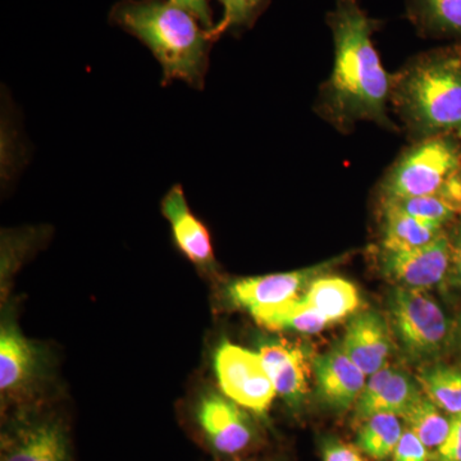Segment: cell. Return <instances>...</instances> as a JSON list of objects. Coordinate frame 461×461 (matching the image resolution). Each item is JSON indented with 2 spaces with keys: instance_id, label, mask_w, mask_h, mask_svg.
Segmentation results:
<instances>
[{
  "instance_id": "5bb4252c",
  "label": "cell",
  "mask_w": 461,
  "mask_h": 461,
  "mask_svg": "<svg viewBox=\"0 0 461 461\" xmlns=\"http://www.w3.org/2000/svg\"><path fill=\"white\" fill-rule=\"evenodd\" d=\"M414 379L395 366L386 364L366 379L362 395L355 403L357 418L366 420L375 414H393L402 417L420 393Z\"/></svg>"
},
{
  "instance_id": "cb8c5ba5",
  "label": "cell",
  "mask_w": 461,
  "mask_h": 461,
  "mask_svg": "<svg viewBox=\"0 0 461 461\" xmlns=\"http://www.w3.org/2000/svg\"><path fill=\"white\" fill-rule=\"evenodd\" d=\"M223 8L222 20L215 23L212 35L220 41L226 33L239 36L253 29L257 21L271 5V0H217Z\"/></svg>"
},
{
  "instance_id": "9a60e30c",
  "label": "cell",
  "mask_w": 461,
  "mask_h": 461,
  "mask_svg": "<svg viewBox=\"0 0 461 461\" xmlns=\"http://www.w3.org/2000/svg\"><path fill=\"white\" fill-rule=\"evenodd\" d=\"M318 393L324 403L336 411H346L357 403L366 387V375L350 357L335 348L314 360Z\"/></svg>"
},
{
  "instance_id": "4fadbf2b",
  "label": "cell",
  "mask_w": 461,
  "mask_h": 461,
  "mask_svg": "<svg viewBox=\"0 0 461 461\" xmlns=\"http://www.w3.org/2000/svg\"><path fill=\"white\" fill-rule=\"evenodd\" d=\"M341 348L369 377L388 364L393 348V330L381 314L363 312L348 323Z\"/></svg>"
},
{
  "instance_id": "4dcf8cb0",
  "label": "cell",
  "mask_w": 461,
  "mask_h": 461,
  "mask_svg": "<svg viewBox=\"0 0 461 461\" xmlns=\"http://www.w3.org/2000/svg\"><path fill=\"white\" fill-rule=\"evenodd\" d=\"M459 342L461 346V314L459 320L456 321V338H455V342Z\"/></svg>"
},
{
  "instance_id": "277c9868",
  "label": "cell",
  "mask_w": 461,
  "mask_h": 461,
  "mask_svg": "<svg viewBox=\"0 0 461 461\" xmlns=\"http://www.w3.org/2000/svg\"><path fill=\"white\" fill-rule=\"evenodd\" d=\"M460 168L459 136H433L414 141L384 175L379 196L384 200L439 195Z\"/></svg>"
},
{
  "instance_id": "8fae6325",
  "label": "cell",
  "mask_w": 461,
  "mask_h": 461,
  "mask_svg": "<svg viewBox=\"0 0 461 461\" xmlns=\"http://www.w3.org/2000/svg\"><path fill=\"white\" fill-rule=\"evenodd\" d=\"M178 250L202 269L214 266L213 242L208 227L191 211L180 184L173 185L160 203Z\"/></svg>"
},
{
  "instance_id": "f546056e",
  "label": "cell",
  "mask_w": 461,
  "mask_h": 461,
  "mask_svg": "<svg viewBox=\"0 0 461 461\" xmlns=\"http://www.w3.org/2000/svg\"><path fill=\"white\" fill-rule=\"evenodd\" d=\"M323 461H366L357 448L339 441L327 442L323 448Z\"/></svg>"
},
{
  "instance_id": "d4e9b609",
  "label": "cell",
  "mask_w": 461,
  "mask_h": 461,
  "mask_svg": "<svg viewBox=\"0 0 461 461\" xmlns=\"http://www.w3.org/2000/svg\"><path fill=\"white\" fill-rule=\"evenodd\" d=\"M381 202L391 203L402 209L405 213L424 221L437 224V226H448L457 215L450 205L446 204L439 196H420V198L384 199Z\"/></svg>"
},
{
  "instance_id": "ba28073f",
  "label": "cell",
  "mask_w": 461,
  "mask_h": 461,
  "mask_svg": "<svg viewBox=\"0 0 461 461\" xmlns=\"http://www.w3.org/2000/svg\"><path fill=\"white\" fill-rule=\"evenodd\" d=\"M194 421L205 445L222 456L245 453L258 441V429L248 411L220 393L200 397Z\"/></svg>"
},
{
  "instance_id": "d6986e66",
  "label": "cell",
  "mask_w": 461,
  "mask_h": 461,
  "mask_svg": "<svg viewBox=\"0 0 461 461\" xmlns=\"http://www.w3.org/2000/svg\"><path fill=\"white\" fill-rule=\"evenodd\" d=\"M303 297L330 323L344 320L360 306L357 287L341 277L314 278Z\"/></svg>"
},
{
  "instance_id": "4316f807",
  "label": "cell",
  "mask_w": 461,
  "mask_h": 461,
  "mask_svg": "<svg viewBox=\"0 0 461 461\" xmlns=\"http://www.w3.org/2000/svg\"><path fill=\"white\" fill-rule=\"evenodd\" d=\"M429 450L414 433L403 429L402 438L393 454V461H429Z\"/></svg>"
},
{
  "instance_id": "30bf717a",
  "label": "cell",
  "mask_w": 461,
  "mask_h": 461,
  "mask_svg": "<svg viewBox=\"0 0 461 461\" xmlns=\"http://www.w3.org/2000/svg\"><path fill=\"white\" fill-rule=\"evenodd\" d=\"M321 267L304 271L275 273L262 277L242 278L227 288V297L233 305L245 309L254 320L300 299L305 286L313 281Z\"/></svg>"
},
{
  "instance_id": "9c48e42d",
  "label": "cell",
  "mask_w": 461,
  "mask_h": 461,
  "mask_svg": "<svg viewBox=\"0 0 461 461\" xmlns=\"http://www.w3.org/2000/svg\"><path fill=\"white\" fill-rule=\"evenodd\" d=\"M379 268L396 286L427 291L446 285L450 253L447 232L435 241L411 250H390L379 247Z\"/></svg>"
},
{
  "instance_id": "6da1fadb",
  "label": "cell",
  "mask_w": 461,
  "mask_h": 461,
  "mask_svg": "<svg viewBox=\"0 0 461 461\" xmlns=\"http://www.w3.org/2000/svg\"><path fill=\"white\" fill-rule=\"evenodd\" d=\"M326 23L335 56L332 72L321 86L317 113L342 133L359 122L399 131L388 114L393 75L382 65L373 41L381 21L369 16L359 0H333Z\"/></svg>"
},
{
  "instance_id": "ac0fdd59",
  "label": "cell",
  "mask_w": 461,
  "mask_h": 461,
  "mask_svg": "<svg viewBox=\"0 0 461 461\" xmlns=\"http://www.w3.org/2000/svg\"><path fill=\"white\" fill-rule=\"evenodd\" d=\"M382 241L379 247L390 250H411L429 245L445 232V227L424 222L402 209L381 202Z\"/></svg>"
},
{
  "instance_id": "3957f363",
  "label": "cell",
  "mask_w": 461,
  "mask_h": 461,
  "mask_svg": "<svg viewBox=\"0 0 461 461\" xmlns=\"http://www.w3.org/2000/svg\"><path fill=\"white\" fill-rule=\"evenodd\" d=\"M391 105L414 141L461 138V44L423 51L393 75Z\"/></svg>"
},
{
  "instance_id": "52a82bcc",
  "label": "cell",
  "mask_w": 461,
  "mask_h": 461,
  "mask_svg": "<svg viewBox=\"0 0 461 461\" xmlns=\"http://www.w3.org/2000/svg\"><path fill=\"white\" fill-rule=\"evenodd\" d=\"M214 371L224 396L258 415L267 414L277 396L259 353L224 341L215 351Z\"/></svg>"
},
{
  "instance_id": "5b68a950",
  "label": "cell",
  "mask_w": 461,
  "mask_h": 461,
  "mask_svg": "<svg viewBox=\"0 0 461 461\" xmlns=\"http://www.w3.org/2000/svg\"><path fill=\"white\" fill-rule=\"evenodd\" d=\"M391 329L406 357L429 362L447 353L456 323L427 291L396 286L388 297Z\"/></svg>"
},
{
  "instance_id": "484cf974",
  "label": "cell",
  "mask_w": 461,
  "mask_h": 461,
  "mask_svg": "<svg viewBox=\"0 0 461 461\" xmlns=\"http://www.w3.org/2000/svg\"><path fill=\"white\" fill-rule=\"evenodd\" d=\"M446 230L448 238V253H450V267H448V286L461 290V214L448 224Z\"/></svg>"
},
{
  "instance_id": "7c38bea8",
  "label": "cell",
  "mask_w": 461,
  "mask_h": 461,
  "mask_svg": "<svg viewBox=\"0 0 461 461\" xmlns=\"http://www.w3.org/2000/svg\"><path fill=\"white\" fill-rule=\"evenodd\" d=\"M259 354L276 393L290 406H297L308 395L311 364L304 348L284 341L266 339L259 346Z\"/></svg>"
},
{
  "instance_id": "44dd1931",
  "label": "cell",
  "mask_w": 461,
  "mask_h": 461,
  "mask_svg": "<svg viewBox=\"0 0 461 461\" xmlns=\"http://www.w3.org/2000/svg\"><path fill=\"white\" fill-rule=\"evenodd\" d=\"M418 384L446 414H461V366L430 364L418 375Z\"/></svg>"
},
{
  "instance_id": "f1b7e54d",
  "label": "cell",
  "mask_w": 461,
  "mask_h": 461,
  "mask_svg": "<svg viewBox=\"0 0 461 461\" xmlns=\"http://www.w3.org/2000/svg\"><path fill=\"white\" fill-rule=\"evenodd\" d=\"M171 2L193 14L206 30H213L215 26L213 11L209 0H171Z\"/></svg>"
},
{
  "instance_id": "ffe728a7",
  "label": "cell",
  "mask_w": 461,
  "mask_h": 461,
  "mask_svg": "<svg viewBox=\"0 0 461 461\" xmlns=\"http://www.w3.org/2000/svg\"><path fill=\"white\" fill-rule=\"evenodd\" d=\"M421 391L403 411L406 429L414 433L429 450H438L451 429V418Z\"/></svg>"
},
{
  "instance_id": "603a6c76",
  "label": "cell",
  "mask_w": 461,
  "mask_h": 461,
  "mask_svg": "<svg viewBox=\"0 0 461 461\" xmlns=\"http://www.w3.org/2000/svg\"><path fill=\"white\" fill-rule=\"evenodd\" d=\"M256 321L266 329L291 330L302 333H318L330 324L313 306L305 302L304 297L273 309Z\"/></svg>"
},
{
  "instance_id": "7a4b0ae2",
  "label": "cell",
  "mask_w": 461,
  "mask_h": 461,
  "mask_svg": "<svg viewBox=\"0 0 461 461\" xmlns=\"http://www.w3.org/2000/svg\"><path fill=\"white\" fill-rule=\"evenodd\" d=\"M112 26L142 42L162 67V86L182 81L203 90L217 41L193 14L171 0H120L108 14Z\"/></svg>"
},
{
  "instance_id": "7402d4cb",
  "label": "cell",
  "mask_w": 461,
  "mask_h": 461,
  "mask_svg": "<svg viewBox=\"0 0 461 461\" xmlns=\"http://www.w3.org/2000/svg\"><path fill=\"white\" fill-rule=\"evenodd\" d=\"M403 433L400 417L393 414H375L364 420L357 433V447L375 460L393 456Z\"/></svg>"
},
{
  "instance_id": "83f0119b",
  "label": "cell",
  "mask_w": 461,
  "mask_h": 461,
  "mask_svg": "<svg viewBox=\"0 0 461 461\" xmlns=\"http://www.w3.org/2000/svg\"><path fill=\"white\" fill-rule=\"evenodd\" d=\"M437 461H461V414L451 417V429L437 450Z\"/></svg>"
},
{
  "instance_id": "8992f818",
  "label": "cell",
  "mask_w": 461,
  "mask_h": 461,
  "mask_svg": "<svg viewBox=\"0 0 461 461\" xmlns=\"http://www.w3.org/2000/svg\"><path fill=\"white\" fill-rule=\"evenodd\" d=\"M0 461H74L65 421L33 411L17 412L3 429Z\"/></svg>"
},
{
  "instance_id": "2e32d148",
  "label": "cell",
  "mask_w": 461,
  "mask_h": 461,
  "mask_svg": "<svg viewBox=\"0 0 461 461\" xmlns=\"http://www.w3.org/2000/svg\"><path fill=\"white\" fill-rule=\"evenodd\" d=\"M41 366L39 351L27 341L16 324L5 321L0 330V390L14 396L29 386Z\"/></svg>"
},
{
  "instance_id": "e0dca14e",
  "label": "cell",
  "mask_w": 461,
  "mask_h": 461,
  "mask_svg": "<svg viewBox=\"0 0 461 461\" xmlns=\"http://www.w3.org/2000/svg\"><path fill=\"white\" fill-rule=\"evenodd\" d=\"M405 14L421 38L461 44V0H405Z\"/></svg>"
}]
</instances>
